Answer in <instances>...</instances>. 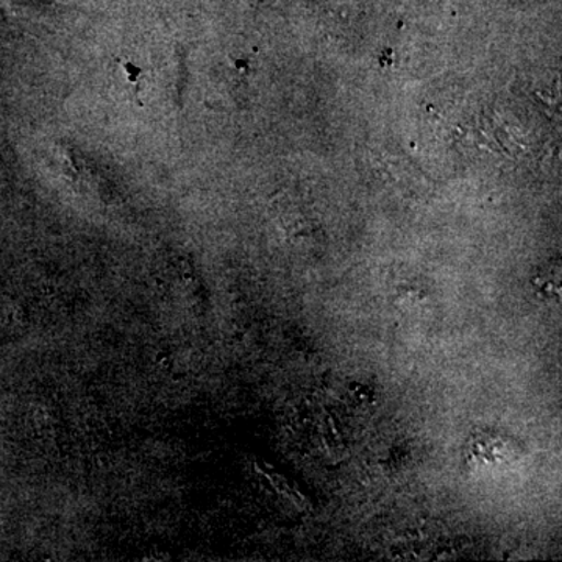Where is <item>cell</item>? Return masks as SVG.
<instances>
[{
    "label": "cell",
    "mask_w": 562,
    "mask_h": 562,
    "mask_svg": "<svg viewBox=\"0 0 562 562\" xmlns=\"http://www.w3.org/2000/svg\"><path fill=\"white\" fill-rule=\"evenodd\" d=\"M122 70H124L125 79H127L128 85H132V91L133 95H135V101L139 103L138 94L139 92L136 91L135 85L140 83L139 77H143V69L138 68V66L133 65L131 61H124L121 65Z\"/></svg>",
    "instance_id": "obj_1"
}]
</instances>
